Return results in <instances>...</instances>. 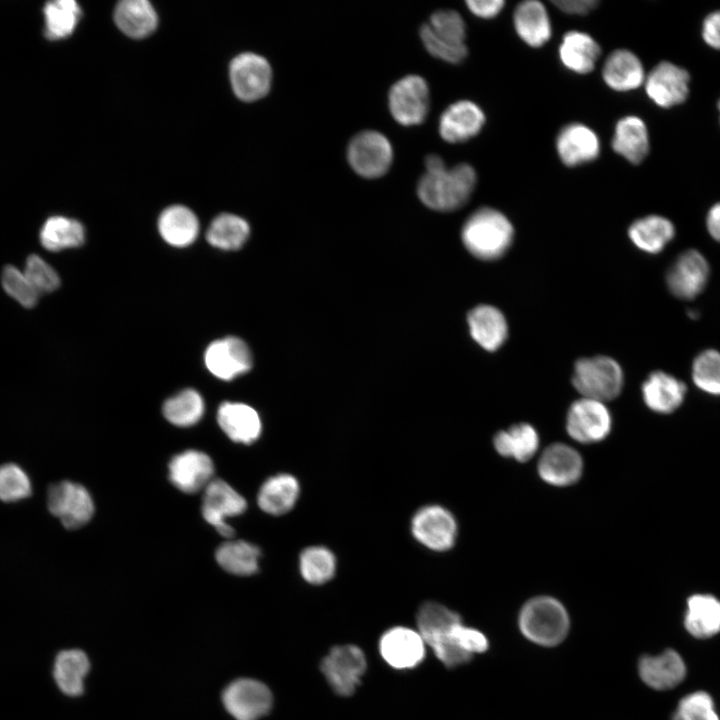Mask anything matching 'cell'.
I'll use <instances>...</instances> for the list:
<instances>
[{"mask_svg": "<svg viewBox=\"0 0 720 720\" xmlns=\"http://www.w3.org/2000/svg\"><path fill=\"white\" fill-rule=\"evenodd\" d=\"M686 671L683 658L673 649L642 656L638 663L641 680L655 690L674 688L683 681Z\"/></svg>", "mask_w": 720, "mask_h": 720, "instance_id": "22", "label": "cell"}, {"mask_svg": "<svg viewBox=\"0 0 720 720\" xmlns=\"http://www.w3.org/2000/svg\"><path fill=\"white\" fill-rule=\"evenodd\" d=\"M520 632L529 641L544 647L561 643L568 634L570 620L565 606L551 596L529 599L518 616Z\"/></svg>", "mask_w": 720, "mask_h": 720, "instance_id": "3", "label": "cell"}, {"mask_svg": "<svg viewBox=\"0 0 720 720\" xmlns=\"http://www.w3.org/2000/svg\"><path fill=\"white\" fill-rule=\"evenodd\" d=\"M644 83L647 96L657 106L671 108L687 99L690 75L684 68L662 61L649 72Z\"/></svg>", "mask_w": 720, "mask_h": 720, "instance_id": "15", "label": "cell"}, {"mask_svg": "<svg viewBox=\"0 0 720 720\" xmlns=\"http://www.w3.org/2000/svg\"><path fill=\"white\" fill-rule=\"evenodd\" d=\"M553 4L562 12L570 15H585L599 4L596 0H557Z\"/></svg>", "mask_w": 720, "mask_h": 720, "instance_id": "54", "label": "cell"}, {"mask_svg": "<svg viewBox=\"0 0 720 720\" xmlns=\"http://www.w3.org/2000/svg\"><path fill=\"white\" fill-rule=\"evenodd\" d=\"M701 33L708 46L720 50V10L711 12L705 17Z\"/></svg>", "mask_w": 720, "mask_h": 720, "instance_id": "52", "label": "cell"}, {"mask_svg": "<svg viewBox=\"0 0 720 720\" xmlns=\"http://www.w3.org/2000/svg\"><path fill=\"white\" fill-rule=\"evenodd\" d=\"M514 237L513 225L500 211L482 207L464 222L461 239L465 248L476 258L491 261L503 256Z\"/></svg>", "mask_w": 720, "mask_h": 720, "instance_id": "2", "label": "cell"}, {"mask_svg": "<svg viewBox=\"0 0 720 720\" xmlns=\"http://www.w3.org/2000/svg\"><path fill=\"white\" fill-rule=\"evenodd\" d=\"M706 226L713 239L720 242V202L714 204L708 211Z\"/></svg>", "mask_w": 720, "mask_h": 720, "instance_id": "55", "label": "cell"}, {"mask_svg": "<svg viewBox=\"0 0 720 720\" xmlns=\"http://www.w3.org/2000/svg\"><path fill=\"white\" fill-rule=\"evenodd\" d=\"M602 77L611 89L626 92L644 83L645 72L640 59L633 52L617 49L606 58Z\"/></svg>", "mask_w": 720, "mask_h": 720, "instance_id": "25", "label": "cell"}, {"mask_svg": "<svg viewBox=\"0 0 720 720\" xmlns=\"http://www.w3.org/2000/svg\"><path fill=\"white\" fill-rule=\"evenodd\" d=\"M351 168L360 176L374 179L383 176L393 161V149L388 138L375 130L356 134L347 148Z\"/></svg>", "mask_w": 720, "mask_h": 720, "instance_id": "5", "label": "cell"}, {"mask_svg": "<svg viewBox=\"0 0 720 720\" xmlns=\"http://www.w3.org/2000/svg\"><path fill=\"white\" fill-rule=\"evenodd\" d=\"M246 507L245 499L224 480L212 479L204 489L202 515L223 537L234 535L226 519L242 514Z\"/></svg>", "mask_w": 720, "mask_h": 720, "instance_id": "14", "label": "cell"}, {"mask_svg": "<svg viewBox=\"0 0 720 720\" xmlns=\"http://www.w3.org/2000/svg\"><path fill=\"white\" fill-rule=\"evenodd\" d=\"M204 361L215 377L229 381L251 369L252 354L243 340L230 336L212 342L205 351Z\"/></svg>", "mask_w": 720, "mask_h": 720, "instance_id": "17", "label": "cell"}, {"mask_svg": "<svg viewBox=\"0 0 720 720\" xmlns=\"http://www.w3.org/2000/svg\"><path fill=\"white\" fill-rule=\"evenodd\" d=\"M672 720H720V718L712 697L704 691H696L679 701Z\"/></svg>", "mask_w": 720, "mask_h": 720, "instance_id": "47", "label": "cell"}, {"mask_svg": "<svg viewBox=\"0 0 720 720\" xmlns=\"http://www.w3.org/2000/svg\"><path fill=\"white\" fill-rule=\"evenodd\" d=\"M485 123L482 109L474 102L460 100L448 106L439 120L440 136L449 143H462L476 136Z\"/></svg>", "mask_w": 720, "mask_h": 720, "instance_id": "20", "label": "cell"}, {"mask_svg": "<svg viewBox=\"0 0 720 720\" xmlns=\"http://www.w3.org/2000/svg\"><path fill=\"white\" fill-rule=\"evenodd\" d=\"M161 237L170 245L185 247L195 241L199 232L196 215L187 207L173 205L166 208L158 220Z\"/></svg>", "mask_w": 720, "mask_h": 720, "instance_id": "36", "label": "cell"}, {"mask_svg": "<svg viewBox=\"0 0 720 720\" xmlns=\"http://www.w3.org/2000/svg\"><path fill=\"white\" fill-rule=\"evenodd\" d=\"M204 412V402L201 395L193 390L186 389L166 400L163 405L165 418L173 425L187 427L196 424Z\"/></svg>", "mask_w": 720, "mask_h": 720, "instance_id": "43", "label": "cell"}, {"mask_svg": "<svg viewBox=\"0 0 720 720\" xmlns=\"http://www.w3.org/2000/svg\"><path fill=\"white\" fill-rule=\"evenodd\" d=\"M426 24L439 39L452 44H465L466 26L458 12L450 9L438 10Z\"/></svg>", "mask_w": 720, "mask_h": 720, "instance_id": "46", "label": "cell"}, {"mask_svg": "<svg viewBox=\"0 0 720 720\" xmlns=\"http://www.w3.org/2000/svg\"><path fill=\"white\" fill-rule=\"evenodd\" d=\"M47 506L50 513L70 530L86 525L94 514V503L87 489L67 480L49 487Z\"/></svg>", "mask_w": 720, "mask_h": 720, "instance_id": "6", "label": "cell"}, {"mask_svg": "<svg viewBox=\"0 0 720 720\" xmlns=\"http://www.w3.org/2000/svg\"><path fill=\"white\" fill-rule=\"evenodd\" d=\"M493 447L502 457L517 462H527L535 456L540 445V437L534 426L518 423L498 431L493 437Z\"/></svg>", "mask_w": 720, "mask_h": 720, "instance_id": "28", "label": "cell"}, {"mask_svg": "<svg viewBox=\"0 0 720 720\" xmlns=\"http://www.w3.org/2000/svg\"><path fill=\"white\" fill-rule=\"evenodd\" d=\"M217 419L222 430L235 442L251 444L261 434L259 415L246 404L224 402L218 409Z\"/></svg>", "mask_w": 720, "mask_h": 720, "instance_id": "26", "label": "cell"}, {"mask_svg": "<svg viewBox=\"0 0 720 720\" xmlns=\"http://www.w3.org/2000/svg\"><path fill=\"white\" fill-rule=\"evenodd\" d=\"M584 462L581 454L565 443H553L541 453L537 472L545 483L555 487L575 484L582 476Z\"/></svg>", "mask_w": 720, "mask_h": 720, "instance_id": "16", "label": "cell"}, {"mask_svg": "<svg viewBox=\"0 0 720 720\" xmlns=\"http://www.w3.org/2000/svg\"><path fill=\"white\" fill-rule=\"evenodd\" d=\"M383 659L393 668L409 669L417 666L425 656V642L421 635L406 627H394L380 639Z\"/></svg>", "mask_w": 720, "mask_h": 720, "instance_id": "18", "label": "cell"}, {"mask_svg": "<svg viewBox=\"0 0 720 720\" xmlns=\"http://www.w3.org/2000/svg\"><path fill=\"white\" fill-rule=\"evenodd\" d=\"M214 473L210 457L197 450H187L172 458L169 463V478L182 492L196 493L210 483Z\"/></svg>", "mask_w": 720, "mask_h": 720, "instance_id": "19", "label": "cell"}, {"mask_svg": "<svg viewBox=\"0 0 720 720\" xmlns=\"http://www.w3.org/2000/svg\"><path fill=\"white\" fill-rule=\"evenodd\" d=\"M227 712L236 720H258L272 707V694L262 682L240 678L231 682L222 693Z\"/></svg>", "mask_w": 720, "mask_h": 720, "instance_id": "12", "label": "cell"}, {"mask_svg": "<svg viewBox=\"0 0 720 720\" xmlns=\"http://www.w3.org/2000/svg\"><path fill=\"white\" fill-rule=\"evenodd\" d=\"M642 397L646 406L654 412L668 414L676 410L684 400L685 383L663 371L652 372L642 384Z\"/></svg>", "mask_w": 720, "mask_h": 720, "instance_id": "24", "label": "cell"}, {"mask_svg": "<svg viewBox=\"0 0 720 720\" xmlns=\"http://www.w3.org/2000/svg\"><path fill=\"white\" fill-rule=\"evenodd\" d=\"M413 537L426 548L443 552L456 542L458 526L454 515L440 505L419 509L411 521Z\"/></svg>", "mask_w": 720, "mask_h": 720, "instance_id": "9", "label": "cell"}, {"mask_svg": "<svg viewBox=\"0 0 720 720\" xmlns=\"http://www.w3.org/2000/svg\"><path fill=\"white\" fill-rule=\"evenodd\" d=\"M89 669V659L82 650L66 649L55 657L53 678L62 693L76 697L83 693L84 680Z\"/></svg>", "mask_w": 720, "mask_h": 720, "instance_id": "32", "label": "cell"}, {"mask_svg": "<svg viewBox=\"0 0 720 720\" xmlns=\"http://www.w3.org/2000/svg\"><path fill=\"white\" fill-rule=\"evenodd\" d=\"M649 134L643 120L637 116L621 118L615 127L612 148L632 164H640L649 153Z\"/></svg>", "mask_w": 720, "mask_h": 720, "instance_id": "29", "label": "cell"}, {"mask_svg": "<svg viewBox=\"0 0 720 720\" xmlns=\"http://www.w3.org/2000/svg\"><path fill=\"white\" fill-rule=\"evenodd\" d=\"M229 76L234 94L242 101L253 102L269 92L272 69L264 57L245 52L233 58Z\"/></svg>", "mask_w": 720, "mask_h": 720, "instance_id": "10", "label": "cell"}, {"mask_svg": "<svg viewBox=\"0 0 720 720\" xmlns=\"http://www.w3.org/2000/svg\"><path fill=\"white\" fill-rule=\"evenodd\" d=\"M365 670V655L354 645L332 648L321 662V671L328 684L340 696L354 693Z\"/></svg>", "mask_w": 720, "mask_h": 720, "instance_id": "11", "label": "cell"}, {"mask_svg": "<svg viewBox=\"0 0 720 720\" xmlns=\"http://www.w3.org/2000/svg\"><path fill=\"white\" fill-rule=\"evenodd\" d=\"M215 556L224 570L235 575L249 576L259 568V548L243 540L223 543L216 550Z\"/></svg>", "mask_w": 720, "mask_h": 720, "instance_id": "38", "label": "cell"}, {"mask_svg": "<svg viewBox=\"0 0 720 720\" xmlns=\"http://www.w3.org/2000/svg\"><path fill=\"white\" fill-rule=\"evenodd\" d=\"M45 34L51 40H58L72 34L81 17V8L74 0L47 2L43 8Z\"/></svg>", "mask_w": 720, "mask_h": 720, "instance_id": "41", "label": "cell"}, {"mask_svg": "<svg viewBox=\"0 0 720 720\" xmlns=\"http://www.w3.org/2000/svg\"><path fill=\"white\" fill-rule=\"evenodd\" d=\"M416 621L418 633L424 642L429 644L461 623V618L442 604L426 602L420 607Z\"/></svg>", "mask_w": 720, "mask_h": 720, "instance_id": "40", "label": "cell"}, {"mask_svg": "<svg viewBox=\"0 0 720 720\" xmlns=\"http://www.w3.org/2000/svg\"><path fill=\"white\" fill-rule=\"evenodd\" d=\"M420 38L426 50L433 56L442 61L457 64L462 62L467 54L466 44H452L436 37L427 24H423L420 29Z\"/></svg>", "mask_w": 720, "mask_h": 720, "instance_id": "50", "label": "cell"}, {"mask_svg": "<svg viewBox=\"0 0 720 720\" xmlns=\"http://www.w3.org/2000/svg\"><path fill=\"white\" fill-rule=\"evenodd\" d=\"M426 172L420 178L417 194L428 208L449 212L461 208L471 197L477 182L475 169L460 163L447 168L443 159L430 154L425 159Z\"/></svg>", "mask_w": 720, "mask_h": 720, "instance_id": "1", "label": "cell"}, {"mask_svg": "<svg viewBox=\"0 0 720 720\" xmlns=\"http://www.w3.org/2000/svg\"><path fill=\"white\" fill-rule=\"evenodd\" d=\"M24 275L39 295L55 291L61 282L56 270L37 254L27 257Z\"/></svg>", "mask_w": 720, "mask_h": 720, "instance_id": "49", "label": "cell"}, {"mask_svg": "<svg viewBox=\"0 0 720 720\" xmlns=\"http://www.w3.org/2000/svg\"><path fill=\"white\" fill-rule=\"evenodd\" d=\"M450 636L460 648L472 656L489 648L488 639L481 631L464 626L462 622L452 628Z\"/></svg>", "mask_w": 720, "mask_h": 720, "instance_id": "51", "label": "cell"}, {"mask_svg": "<svg viewBox=\"0 0 720 720\" xmlns=\"http://www.w3.org/2000/svg\"><path fill=\"white\" fill-rule=\"evenodd\" d=\"M628 235L638 249L657 254L672 241L675 227L663 216L648 215L635 220L628 229Z\"/></svg>", "mask_w": 720, "mask_h": 720, "instance_id": "35", "label": "cell"}, {"mask_svg": "<svg viewBox=\"0 0 720 720\" xmlns=\"http://www.w3.org/2000/svg\"><path fill=\"white\" fill-rule=\"evenodd\" d=\"M114 21L128 37L142 39L154 32L158 17L147 0H123L115 7Z\"/></svg>", "mask_w": 720, "mask_h": 720, "instance_id": "31", "label": "cell"}, {"mask_svg": "<svg viewBox=\"0 0 720 720\" xmlns=\"http://www.w3.org/2000/svg\"><path fill=\"white\" fill-rule=\"evenodd\" d=\"M32 494V483L28 474L15 463L0 466V500L13 503L24 500Z\"/></svg>", "mask_w": 720, "mask_h": 720, "instance_id": "45", "label": "cell"}, {"mask_svg": "<svg viewBox=\"0 0 720 720\" xmlns=\"http://www.w3.org/2000/svg\"><path fill=\"white\" fill-rule=\"evenodd\" d=\"M249 232V224L243 218L223 213L211 222L206 232V239L216 248L236 250L246 242Z\"/></svg>", "mask_w": 720, "mask_h": 720, "instance_id": "39", "label": "cell"}, {"mask_svg": "<svg viewBox=\"0 0 720 720\" xmlns=\"http://www.w3.org/2000/svg\"><path fill=\"white\" fill-rule=\"evenodd\" d=\"M471 337L483 349L495 351L507 336L508 325L503 313L492 305H478L467 316Z\"/></svg>", "mask_w": 720, "mask_h": 720, "instance_id": "23", "label": "cell"}, {"mask_svg": "<svg viewBox=\"0 0 720 720\" xmlns=\"http://www.w3.org/2000/svg\"><path fill=\"white\" fill-rule=\"evenodd\" d=\"M601 49L598 43L587 33L569 31L559 46L562 64L578 74L590 73L597 63Z\"/></svg>", "mask_w": 720, "mask_h": 720, "instance_id": "30", "label": "cell"}, {"mask_svg": "<svg viewBox=\"0 0 720 720\" xmlns=\"http://www.w3.org/2000/svg\"><path fill=\"white\" fill-rule=\"evenodd\" d=\"M710 274L706 258L695 249L682 252L666 273V284L675 297L691 300L705 288Z\"/></svg>", "mask_w": 720, "mask_h": 720, "instance_id": "13", "label": "cell"}, {"mask_svg": "<svg viewBox=\"0 0 720 720\" xmlns=\"http://www.w3.org/2000/svg\"><path fill=\"white\" fill-rule=\"evenodd\" d=\"M39 239L46 250L58 252L80 247L85 242V229L78 220L51 216L42 225Z\"/></svg>", "mask_w": 720, "mask_h": 720, "instance_id": "37", "label": "cell"}, {"mask_svg": "<svg viewBox=\"0 0 720 720\" xmlns=\"http://www.w3.org/2000/svg\"><path fill=\"white\" fill-rule=\"evenodd\" d=\"M514 28L522 41L541 47L551 37L552 28L545 6L536 0L519 3L513 14Z\"/></svg>", "mask_w": 720, "mask_h": 720, "instance_id": "27", "label": "cell"}, {"mask_svg": "<svg viewBox=\"0 0 720 720\" xmlns=\"http://www.w3.org/2000/svg\"><path fill=\"white\" fill-rule=\"evenodd\" d=\"M572 384L583 398L605 403L621 393L624 374L613 358L602 355L584 357L575 363Z\"/></svg>", "mask_w": 720, "mask_h": 720, "instance_id": "4", "label": "cell"}, {"mask_svg": "<svg viewBox=\"0 0 720 720\" xmlns=\"http://www.w3.org/2000/svg\"><path fill=\"white\" fill-rule=\"evenodd\" d=\"M556 150L566 166L574 167L595 160L600 153V141L588 126L571 123L557 135Z\"/></svg>", "mask_w": 720, "mask_h": 720, "instance_id": "21", "label": "cell"}, {"mask_svg": "<svg viewBox=\"0 0 720 720\" xmlns=\"http://www.w3.org/2000/svg\"><path fill=\"white\" fill-rule=\"evenodd\" d=\"M1 283L6 293L23 307L31 309L38 303L40 295L25 275L13 265L7 264L4 266L1 273Z\"/></svg>", "mask_w": 720, "mask_h": 720, "instance_id": "48", "label": "cell"}, {"mask_svg": "<svg viewBox=\"0 0 720 720\" xmlns=\"http://www.w3.org/2000/svg\"><path fill=\"white\" fill-rule=\"evenodd\" d=\"M717 107H718V110H719V113H720V98H719V101H718V103H717Z\"/></svg>", "mask_w": 720, "mask_h": 720, "instance_id": "56", "label": "cell"}, {"mask_svg": "<svg viewBox=\"0 0 720 720\" xmlns=\"http://www.w3.org/2000/svg\"><path fill=\"white\" fill-rule=\"evenodd\" d=\"M300 486L298 480L287 473L267 479L260 487L258 505L266 513L279 516L289 512L297 502Z\"/></svg>", "mask_w": 720, "mask_h": 720, "instance_id": "34", "label": "cell"}, {"mask_svg": "<svg viewBox=\"0 0 720 720\" xmlns=\"http://www.w3.org/2000/svg\"><path fill=\"white\" fill-rule=\"evenodd\" d=\"M299 570L306 582L321 585L334 576L336 558L326 547L310 546L300 554Z\"/></svg>", "mask_w": 720, "mask_h": 720, "instance_id": "42", "label": "cell"}, {"mask_svg": "<svg viewBox=\"0 0 720 720\" xmlns=\"http://www.w3.org/2000/svg\"><path fill=\"white\" fill-rule=\"evenodd\" d=\"M692 379L702 391L720 395V352L709 349L699 353L692 364Z\"/></svg>", "mask_w": 720, "mask_h": 720, "instance_id": "44", "label": "cell"}, {"mask_svg": "<svg viewBox=\"0 0 720 720\" xmlns=\"http://www.w3.org/2000/svg\"><path fill=\"white\" fill-rule=\"evenodd\" d=\"M466 5L475 16L490 19L501 12L505 2L502 0H469Z\"/></svg>", "mask_w": 720, "mask_h": 720, "instance_id": "53", "label": "cell"}, {"mask_svg": "<svg viewBox=\"0 0 720 720\" xmlns=\"http://www.w3.org/2000/svg\"><path fill=\"white\" fill-rule=\"evenodd\" d=\"M393 118L404 126L422 123L429 111V87L424 78L407 75L393 84L388 94Z\"/></svg>", "mask_w": 720, "mask_h": 720, "instance_id": "8", "label": "cell"}, {"mask_svg": "<svg viewBox=\"0 0 720 720\" xmlns=\"http://www.w3.org/2000/svg\"><path fill=\"white\" fill-rule=\"evenodd\" d=\"M686 630L695 638L706 639L720 632V601L712 595L696 594L687 601Z\"/></svg>", "mask_w": 720, "mask_h": 720, "instance_id": "33", "label": "cell"}, {"mask_svg": "<svg viewBox=\"0 0 720 720\" xmlns=\"http://www.w3.org/2000/svg\"><path fill=\"white\" fill-rule=\"evenodd\" d=\"M567 434L582 444L598 443L611 432L612 417L605 403L583 398L574 401L566 415Z\"/></svg>", "mask_w": 720, "mask_h": 720, "instance_id": "7", "label": "cell"}]
</instances>
